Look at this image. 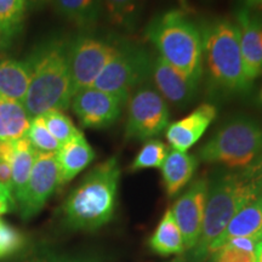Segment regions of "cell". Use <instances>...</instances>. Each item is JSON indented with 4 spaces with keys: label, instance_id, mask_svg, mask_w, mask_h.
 <instances>
[{
    "label": "cell",
    "instance_id": "6da1fadb",
    "mask_svg": "<svg viewBox=\"0 0 262 262\" xmlns=\"http://www.w3.org/2000/svg\"><path fill=\"white\" fill-rule=\"evenodd\" d=\"M70 41L52 37L37 45L26 58L29 86L24 106L31 119L50 111H66L73 97L68 62Z\"/></svg>",
    "mask_w": 262,
    "mask_h": 262
},
{
    "label": "cell",
    "instance_id": "7a4b0ae2",
    "mask_svg": "<svg viewBox=\"0 0 262 262\" xmlns=\"http://www.w3.org/2000/svg\"><path fill=\"white\" fill-rule=\"evenodd\" d=\"M261 194L262 165L221 172L209 182L202 232L189 250L191 262H204L209 257L210 245L220 237L239 209Z\"/></svg>",
    "mask_w": 262,
    "mask_h": 262
},
{
    "label": "cell",
    "instance_id": "3957f363",
    "mask_svg": "<svg viewBox=\"0 0 262 262\" xmlns=\"http://www.w3.org/2000/svg\"><path fill=\"white\" fill-rule=\"evenodd\" d=\"M203 38V75L215 96L244 95L251 89L244 70L235 22L228 18H212L201 27Z\"/></svg>",
    "mask_w": 262,
    "mask_h": 262
},
{
    "label": "cell",
    "instance_id": "277c9868",
    "mask_svg": "<svg viewBox=\"0 0 262 262\" xmlns=\"http://www.w3.org/2000/svg\"><path fill=\"white\" fill-rule=\"evenodd\" d=\"M119 180L117 157L95 166L64 201L62 212L66 224L83 231H94L108 224L116 211Z\"/></svg>",
    "mask_w": 262,
    "mask_h": 262
},
{
    "label": "cell",
    "instance_id": "5b68a950",
    "mask_svg": "<svg viewBox=\"0 0 262 262\" xmlns=\"http://www.w3.org/2000/svg\"><path fill=\"white\" fill-rule=\"evenodd\" d=\"M145 35L159 56L189 79L203 78V38L198 27L183 10H169L150 19Z\"/></svg>",
    "mask_w": 262,
    "mask_h": 262
},
{
    "label": "cell",
    "instance_id": "8992f818",
    "mask_svg": "<svg viewBox=\"0 0 262 262\" xmlns=\"http://www.w3.org/2000/svg\"><path fill=\"white\" fill-rule=\"evenodd\" d=\"M199 160L231 170L262 165V124L245 114L231 117L201 147Z\"/></svg>",
    "mask_w": 262,
    "mask_h": 262
},
{
    "label": "cell",
    "instance_id": "52a82bcc",
    "mask_svg": "<svg viewBox=\"0 0 262 262\" xmlns=\"http://www.w3.org/2000/svg\"><path fill=\"white\" fill-rule=\"evenodd\" d=\"M152 61L153 57L146 48L130 41L120 42L116 55L96 78L93 86L126 103L130 95L150 79Z\"/></svg>",
    "mask_w": 262,
    "mask_h": 262
},
{
    "label": "cell",
    "instance_id": "ba28073f",
    "mask_svg": "<svg viewBox=\"0 0 262 262\" xmlns=\"http://www.w3.org/2000/svg\"><path fill=\"white\" fill-rule=\"evenodd\" d=\"M120 41L83 33L70 40L68 62L73 96L78 91L91 88L108 62L112 60Z\"/></svg>",
    "mask_w": 262,
    "mask_h": 262
},
{
    "label": "cell",
    "instance_id": "9c48e42d",
    "mask_svg": "<svg viewBox=\"0 0 262 262\" xmlns=\"http://www.w3.org/2000/svg\"><path fill=\"white\" fill-rule=\"evenodd\" d=\"M125 139L148 141L159 136L169 126L170 113L166 101L150 85H141L127 98Z\"/></svg>",
    "mask_w": 262,
    "mask_h": 262
},
{
    "label": "cell",
    "instance_id": "30bf717a",
    "mask_svg": "<svg viewBox=\"0 0 262 262\" xmlns=\"http://www.w3.org/2000/svg\"><path fill=\"white\" fill-rule=\"evenodd\" d=\"M60 186L56 153H37L27 185L16 205L24 220L34 217L42 210L49 198Z\"/></svg>",
    "mask_w": 262,
    "mask_h": 262
},
{
    "label": "cell",
    "instance_id": "8fae6325",
    "mask_svg": "<svg viewBox=\"0 0 262 262\" xmlns=\"http://www.w3.org/2000/svg\"><path fill=\"white\" fill-rule=\"evenodd\" d=\"M122 100L91 86L78 91L72 97L71 107L81 125L90 129H104L113 125L122 116Z\"/></svg>",
    "mask_w": 262,
    "mask_h": 262
},
{
    "label": "cell",
    "instance_id": "7c38bea8",
    "mask_svg": "<svg viewBox=\"0 0 262 262\" xmlns=\"http://www.w3.org/2000/svg\"><path fill=\"white\" fill-rule=\"evenodd\" d=\"M208 188V180L204 178L196 179L187 191L179 196L172 209H170L181 231L183 245L187 250H191L194 247L201 235Z\"/></svg>",
    "mask_w": 262,
    "mask_h": 262
},
{
    "label": "cell",
    "instance_id": "4fadbf2b",
    "mask_svg": "<svg viewBox=\"0 0 262 262\" xmlns=\"http://www.w3.org/2000/svg\"><path fill=\"white\" fill-rule=\"evenodd\" d=\"M150 79L160 96L179 108L189 106L198 96L199 84L173 68L159 55L153 57Z\"/></svg>",
    "mask_w": 262,
    "mask_h": 262
},
{
    "label": "cell",
    "instance_id": "5bb4252c",
    "mask_svg": "<svg viewBox=\"0 0 262 262\" xmlns=\"http://www.w3.org/2000/svg\"><path fill=\"white\" fill-rule=\"evenodd\" d=\"M235 18L245 73L254 81L262 74V17L239 6Z\"/></svg>",
    "mask_w": 262,
    "mask_h": 262
},
{
    "label": "cell",
    "instance_id": "9a60e30c",
    "mask_svg": "<svg viewBox=\"0 0 262 262\" xmlns=\"http://www.w3.org/2000/svg\"><path fill=\"white\" fill-rule=\"evenodd\" d=\"M217 116L214 104L203 103L196 107L187 117L169 124L165 130V137L172 149L187 152L204 135L208 127Z\"/></svg>",
    "mask_w": 262,
    "mask_h": 262
},
{
    "label": "cell",
    "instance_id": "2e32d148",
    "mask_svg": "<svg viewBox=\"0 0 262 262\" xmlns=\"http://www.w3.org/2000/svg\"><path fill=\"white\" fill-rule=\"evenodd\" d=\"M235 238L262 239V194L251 199L239 209L227 227L209 248V256L214 255L226 243Z\"/></svg>",
    "mask_w": 262,
    "mask_h": 262
},
{
    "label": "cell",
    "instance_id": "e0dca14e",
    "mask_svg": "<svg viewBox=\"0 0 262 262\" xmlns=\"http://www.w3.org/2000/svg\"><path fill=\"white\" fill-rule=\"evenodd\" d=\"M95 152L83 134L61 145L56 152L60 185L70 182L93 163Z\"/></svg>",
    "mask_w": 262,
    "mask_h": 262
},
{
    "label": "cell",
    "instance_id": "ac0fdd59",
    "mask_svg": "<svg viewBox=\"0 0 262 262\" xmlns=\"http://www.w3.org/2000/svg\"><path fill=\"white\" fill-rule=\"evenodd\" d=\"M196 165L198 158L195 156L181 150H170L162 165L164 187L169 196L179 194L188 185Z\"/></svg>",
    "mask_w": 262,
    "mask_h": 262
},
{
    "label": "cell",
    "instance_id": "d6986e66",
    "mask_svg": "<svg viewBox=\"0 0 262 262\" xmlns=\"http://www.w3.org/2000/svg\"><path fill=\"white\" fill-rule=\"evenodd\" d=\"M29 86V71L26 61L0 60V98L24 103Z\"/></svg>",
    "mask_w": 262,
    "mask_h": 262
},
{
    "label": "cell",
    "instance_id": "ffe728a7",
    "mask_svg": "<svg viewBox=\"0 0 262 262\" xmlns=\"http://www.w3.org/2000/svg\"><path fill=\"white\" fill-rule=\"evenodd\" d=\"M57 14L88 32L94 28L102 12L101 0H49Z\"/></svg>",
    "mask_w": 262,
    "mask_h": 262
},
{
    "label": "cell",
    "instance_id": "44dd1931",
    "mask_svg": "<svg viewBox=\"0 0 262 262\" xmlns=\"http://www.w3.org/2000/svg\"><path fill=\"white\" fill-rule=\"evenodd\" d=\"M31 120L24 103L0 98V140L16 141L26 137Z\"/></svg>",
    "mask_w": 262,
    "mask_h": 262
},
{
    "label": "cell",
    "instance_id": "7402d4cb",
    "mask_svg": "<svg viewBox=\"0 0 262 262\" xmlns=\"http://www.w3.org/2000/svg\"><path fill=\"white\" fill-rule=\"evenodd\" d=\"M149 247L162 256L182 254L185 250L183 238L180 227L173 219L171 210H166L158 227L149 239Z\"/></svg>",
    "mask_w": 262,
    "mask_h": 262
},
{
    "label": "cell",
    "instance_id": "603a6c76",
    "mask_svg": "<svg viewBox=\"0 0 262 262\" xmlns=\"http://www.w3.org/2000/svg\"><path fill=\"white\" fill-rule=\"evenodd\" d=\"M37 150L33 148L27 137L14 141V159H12V195L15 205L27 185Z\"/></svg>",
    "mask_w": 262,
    "mask_h": 262
},
{
    "label": "cell",
    "instance_id": "cb8c5ba5",
    "mask_svg": "<svg viewBox=\"0 0 262 262\" xmlns=\"http://www.w3.org/2000/svg\"><path fill=\"white\" fill-rule=\"evenodd\" d=\"M29 0H0V48L10 47L24 27Z\"/></svg>",
    "mask_w": 262,
    "mask_h": 262
},
{
    "label": "cell",
    "instance_id": "d4e9b609",
    "mask_svg": "<svg viewBox=\"0 0 262 262\" xmlns=\"http://www.w3.org/2000/svg\"><path fill=\"white\" fill-rule=\"evenodd\" d=\"M111 24L131 32L139 24L142 12V0H101Z\"/></svg>",
    "mask_w": 262,
    "mask_h": 262
},
{
    "label": "cell",
    "instance_id": "484cf974",
    "mask_svg": "<svg viewBox=\"0 0 262 262\" xmlns=\"http://www.w3.org/2000/svg\"><path fill=\"white\" fill-rule=\"evenodd\" d=\"M260 238H235L219 249L214 262H255V250Z\"/></svg>",
    "mask_w": 262,
    "mask_h": 262
},
{
    "label": "cell",
    "instance_id": "4316f807",
    "mask_svg": "<svg viewBox=\"0 0 262 262\" xmlns=\"http://www.w3.org/2000/svg\"><path fill=\"white\" fill-rule=\"evenodd\" d=\"M168 147L159 140H148L141 147L135 159L130 165V171H139L143 169L162 168L168 156Z\"/></svg>",
    "mask_w": 262,
    "mask_h": 262
},
{
    "label": "cell",
    "instance_id": "83f0119b",
    "mask_svg": "<svg viewBox=\"0 0 262 262\" xmlns=\"http://www.w3.org/2000/svg\"><path fill=\"white\" fill-rule=\"evenodd\" d=\"M41 117L51 135L60 142V145H63L81 134L71 118L63 113V111H50Z\"/></svg>",
    "mask_w": 262,
    "mask_h": 262
},
{
    "label": "cell",
    "instance_id": "f1b7e54d",
    "mask_svg": "<svg viewBox=\"0 0 262 262\" xmlns=\"http://www.w3.org/2000/svg\"><path fill=\"white\" fill-rule=\"evenodd\" d=\"M27 137L31 145L39 153H56L60 149V142L51 135L45 125L41 116L33 118L27 131Z\"/></svg>",
    "mask_w": 262,
    "mask_h": 262
},
{
    "label": "cell",
    "instance_id": "f546056e",
    "mask_svg": "<svg viewBox=\"0 0 262 262\" xmlns=\"http://www.w3.org/2000/svg\"><path fill=\"white\" fill-rule=\"evenodd\" d=\"M25 245V235L0 219V258L11 256Z\"/></svg>",
    "mask_w": 262,
    "mask_h": 262
},
{
    "label": "cell",
    "instance_id": "4dcf8cb0",
    "mask_svg": "<svg viewBox=\"0 0 262 262\" xmlns=\"http://www.w3.org/2000/svg\"><path fill=\"white\" fill-rule=\"evenodd\" d=\"M12 159H14V141L0 140V186H3L11 194Z\"/></svg>",
    "mask_w": 262,
    "mask_h": 262
},
{
    "label": "cell",
    "instance_id": "1f68e13d",
    "mask_svg": "<svg viewBox=\"0 0 262 262\" xmlns=\"http://www.w3.org/2000/svg\"><path fill=\"white\" fill-rule=\"evenodd\" d=\"M21 262H64V261L61 260L60 257H57L56 255L54 254L40 253V254H33Z\"/></svg>",
    "mask_w": 262,
    "mask_h": 262
},
{
    "label": "cell",
    "instance_id": "d6a6232c",
    "mask_svg": "<svg viewBox=\"0 0 262 262\" xmlns=\"http://www.w3.org/2000/svg\"><path fill=\"white\" fill-rule=\"evenodd\" d=\"M241 6L262 17V0H242Z\"/></svg>",
    "mask_w": 262,
    "mask_h": 262
},
{
    "label": "cell",
    "instance_id": "836d02e7",
    "mask_svg": "<svg viewBox=\"0 0 262 262\" xmlns=\"http://www.w3.org/2000/svg\"><path fill=\"white\" fill-rule=\"evenodd\" d=\"M255 262H262V239L256 245V250H255Z\"/></svg>",
    "mask_w": 262,
    "mask_h": 262
},
{
    "label": "cell",
    "instance_id": "e575fe53",
    "mask_svg": "<svg viewBox=\"0 0 262 262\" xmlns=\"http://www.w3.org/2000/svg\"><path fill=\"white\" fill-rule=\"evenodd\" d=\"M29 3L34 6H42L47 4V3H49V0H29Z\"/></svg>",
    "mask_w": 262,
    "mask_h": 262
},
{
    "label": "cell",
    "instance_id": "d590c367",
    "mask_svg": "<svg viewBox=\"0 0 262 262\" xmlns=\"http://www.w3.org/2000/svg\"><path fill=\"white\" fill-rule=\"evenodd\" d=\"M180 5H181V8L183 9V11H186V10L188 9V3L187 0H179Z\"/></svg>",
    "mask_w": 262,
    "mask_h": 262
},
{
    "label": "cell",
    "instance_id": "8d00e7d4",
    "mask_svg": "<svg viewBox=\"0 0 262 262\" xmlns=\"http://www.w3.org/2000/svg\"><path fill=\"white\" fill-rule=\"evenodd\" d=\"M171 262H185V258L182 256H179V257H175Z\"/></svg>",
    "mask_w": 262,
    "mask_h": 262
},
{
    "label": "cell",
    "instance_id": "74e56055",
    "mask_svg": "<svg viewBox=\"0 0 262 262\" xmlns=\"http://www.w3.org/2000/svg\"><path fill=\"white\" fill-rule=\"evenodd\" d=\"M0 191H4V192H6V193H9L8 191H6V189H5L4 187H3V186H0ZM9 194H10V195H12L11 193H9ZM12 198H14V196H12Z\"/></svg>",
    "mask_w": 262,
    "mask_h": 262
},
{
    "label": "cell",
    "instance_id": "f35d334b",
    "mask_svg": "<svg viewBox=\"0 0 262 262\" xmlns=\"http://www.w3.org/2000/svg\"><path fill=\"white\" fill-rule=\"evenodd\" d=\"M260 97H261V100H262V90H261V95H260Z\"/></svg>",
    "mask_w": 262,
    "mask_h": 262
}]
</instances>
